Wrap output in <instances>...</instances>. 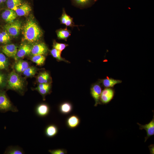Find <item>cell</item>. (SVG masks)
Listing matches in <instances>:
<instances>
[{
  "label": "cell",
  "instance_id": "6da1fadb",
  "mask_svg": "<svg viewBox=\"0 0 154 154\" xmlns=\"http://www.w3.org/2000/svg\"><path fill=\"white\" fill-rule=\"evenodd\" d=\"M23 40L31 43L38 41L42 37L43 32L37 24L33 20H28L23 26Z\"/></svg>",
  "mask_w": 154,
  "mask_h": 154
},
{
  "label": "cell",
  "instance_id": "7a4b0ae2",
  "mask_svg": "<svg viewBox=\"0 0 154 154\" xmlns=\"http://www.w3.org/2000/svg\"><path fill=\"white\" fill-rule=\"evenodd\" d=\"M8 88L11 89L19 92L23 89V81L21 77L14 71L9 74L7 80Z\"/></svg>",
  "mask_w": 154,
  "mask_h": 154
},
{
  "label": "cell",
  "instance_id": "3957f363",
  "mask_svg": "<svg viewBox=\"0 0 154 154\" xmlns=\"http://www.w3.org/2000/svg\"><path fill=\"white\" fill-rule=\"evenodd\" d=\"M0 110L13 112L18 111V109L12 104L5 92H0Z\"/></svg>",
  "mask_w": 154,
  "mask_h": 154
},
{
  "label": "cell",
  "instance_id": "277c9868",
  "mask_svg": "<svg viewBox=\"0 0 154 154\" xmlns=\"http://www.w3.org/2000/svg\"><path fill=\"white\" fill-rule=\"evenodd\" d=\"M21 22L18 20L8 23L4 26L5 31L10 36L16 37L19 34L21 29Z\"/></svg>",
  "mask_w": 154,
  "mask_h": 154
},
{
  "label": "cell",
  "instance_id": "5b68a950",
  "mask_svg": "<svg viewBox=\"0 0 154 154\" xmlns=\"http://www.w3.org/2000/svg\"><path fill=\"white\" fill-rule=\"evenodd\" d=\"M102 91V86L99 82L95 83L91 86L90 94L95 102L94 106H97L98 104H101L100 98Z\"/></svg>",
  "mask_w": 154,
  "mask_h": 154
},
{
  "label": "cell",
  "instance_id": "8992f818",
  "mask_svg": "<svg viewBox=\"0 0 154 154\" xmlns=\"http://www.w3.org/2000/svg\"><path fill=\"white\" fill-rule=\"evenodd\" d=\"M115 95L114 90L112 88H105L102 91L100 98L101 104H107L113 98Z\"/></svg>",
  "mask_w": 154,
  "mask_h": 154
},
{
  "label": "cell",
  "instance_id": "52a82bcc",
  "mask_svg": "<svg viewBox=\"0 0 154 154\" xmlns=\"http://www.w3.org/2000/svg\"><path fill=\"white\" fill-rule=\"evenodd\" d=\"M137 124L139 126L140 130L145 129L146 131L147 135L145 138L144 142H145L151 136L154 135V116L153 114V118L152 120L148 123L145 125H141L139 123Z\"/></svg>",
  "mask_w": 154,
  "mask_h": 154
},
{
  "label": "cell",
  "instance_id": "ba28073f",
  "mask_svg": "<svg viewBox=\"0 0 154 154\" xmlns=\"http://www.w3.org/2000/svg\"><path fill=\"white\" fill-rule=\"evenodd\" d=\"M48 48L44 42L36 43L32 46L31 53L33 55H44L47 53Z\"/></svg>",
  "mask_w": 154,
  "mask_h": 154
},
{
  "label": "cell",
  "instance_id": "9c48e42d",
  "mask_svg": "<svg viewBox=\"0 0 154 154\" xmlns=\"http://www.w3.org/2000/svg\"><path fill=\"white\" fill-rule=\"evenodd\" d=\"M31 48L32 46L27 44L21 45L17 50L16 56L14 58L15 60L16 61L18 60L19 59L30 54Z\"/></svg>",
  "mask_w": 154,
  "mask_h": 154
},
{
  "label": "cell",
  "instance_id": "30bf717a",
  "mask_svg": "<svg viewBox=\"0 0 154 154\" xmlns=\"http://www.w3.org/2000/svg\"><path fill=\"white\" fill-rule=\"evenodd\" d=\"M59 19L60 24L64 25L66 27H69L73 28L75 27L79 26L74 24L73 18L66 14L64 8L62 9V13Z\"/></svg>",
  "mask_w": 154,
  "mask_h": 154
},
{
  "label": "cell",
  "instance_id": "8fae6325",
  "mask_svg": "<svg viewBox=\"0 0 154 154\" xmlns=\"http://www.w3.org/2000/svg\"><path fill=\"white\" fill-rule=\"evenodd\" d=\"M3 52L9 57L14 58L16 56L17 51V46L14 44H7L2 46Z\"/></svg>",
  "mask_w": 154,
  "mask_h": 154
},
{
  "label": "cell",
  "instance_id": "7c38bea8",
  "mask_svg": "<svg viewBox=\"0 0 154 154\" xmlns=\"http://www.w3.org/2000/svg\"><path fill=\"white\" fill-rule=\"evenodd\" d=\"M17 16L15 11L9 9L5 10L1 14L3 19L8 23L13 22Z\"/></svg>",
  "mask_w": 154,
  "mask_h": 154
},
{
  "label": "cell",
  "instance_id": "4fadbf2b",
  "mask_svg": "<svg viewBox=\"0 0 154 154\" xmlns=\"http://www.w3.org/2000/svg\"><path fill=\"white\" fill-rule=\"evenodd\" d=\"M99 82L105 88H113L116 84L122 82V81L115 79L112 78H106L100 79Z\"/></svg>",
  "mask_w": 154,
  "mask_h": 154
},
{
  "label": "cell",
  "instance_id": "5bb4252c",
  "mask_svg": "<svg viewBox=\"0 0 154 154\" xmlns=\"http://www.w3.org/2000/svg\"><path fill=\"white\" fill-rule=\"evenodd\" d=\"M31 10V7L27 3H22L15 11L17 16H19L28 15Z\"/></svg>",
  "mask_w": 154,
  "mask_h": 154
},
{
  "label": "cell",
  "instance_id": "9a60e30c",
  "mask_svg": "<svg viewBox=\"0 0 154 154\" xmlns=\"http://www.w3.org/2000/svg\"><path fill=\"white\" fill-rule=\"evenodd\" d=\"M50 110V108L47 104L42 103L37 106L36 108V112L38 116L44 117L48 114Z\"/></svg>",
  "mask_w": 154,
  "mask_h": 154
},
{
  "label": "cell",
  "instance_id": "2e32d148",
  "mask_svg": "<svg viewBox=\"0 0 154 154\" xmlns=\"http://www.w3.org/2000/svg\"><path fill=\"white\" fill-rule=\"evenodd\" d=\"M73 5L80 7L91 6L97 0H70Z\"/></svg>",
  "mask_w": 154,
  "mask_h": 154
},
{
  "label": "cell",
  "instance_id": "e0dca14e",
  "mask_svg": "<svg viewBox=\"0 0 154 154\" xmlns=\"http://www.w3.org/2000/svg\"><path fill=\"white\" fill-rule=\"evenodd\" d=\"M80 119L77 116L72 115L69 117L67 119L66 123L68 127L73 129L77 127L80 124Z\"/></svg>",
  "mask_w": 154,
  "mask_h": 154
},
{
  "label": "cell",
  "instance_id": "ac0fdd59",
  "mask_svg": "<svg viewBox=\"0 0 154 154\" xmlns=\"http://www.w3.org/2000/svg\"><path fill=\"white\" fill-rule=\"evenodd\" d=\"M51 88L48 83L39 84L36 89L43 97L49 93Z\"/></svg>",
  "mask_w": 154,
  "mask_h": 154
},
{
  "label": "cell",
  "instance_id": "d6986e66",
  "mask_svg": "<svg viewBox=\"0 0 154 154\" xmlns=\"http://www.w3.org/2000/svg\"><path fill=\"white\" fill-rule=\"evenodd\" d=\"M58 38L59 39H62L66 41L67 38L70 36L71 31L67 27L64 29L60 28L56 31Z\"/></svg>",
  "mask_w": 154,
  "mask_h": 154
},
{
  "label": "cell",
  "instance_id": "ffe728a7",
  "mask_svg": "<svg viewBox=\"0 0 154 154\" xmlns=\"http://www.w3.org/2000/svg\"><path fill=\"white\" fill-rule=\"evenodd\" d=\"M29 67L28 63L25 61L20 60L15 63V68L18 72H22Z\"/></svg>",
  "mask_w": 154,
  "mask_h": 154
},
{
  "label": "cell",
  "instance_id": "44dd1931",
  "mask_svg": "<svg viewBox=\"0 0 154 154\" xmlns=\"http://www.w3.org/2000/svg\"><path fill=\"white\" fill-rule=\"evenodd\" d=\"M58 132L57 127L55 125L51 124L48 126L45 129V133L48 137H52L56 135Z\"/></svg>",
  "mask_w": 154,
  "mask_h": 154
},
{
  "label": "cell",
  "instance_id": "7402d4cb",
  "mask_svg": "<svg viewBox=\"0 0 154 154\" xmlns=\"http://www.w3.org/2000/svg\"><path fill=\"white\" fill-rule=\"evenodd\" d=\"M72 110L71 104L68 102H64L61 104L59 106V110L62 114H67L71 112Z\"/></svg>",
  "mask_w": 154,
  "mask_h": 154
},
{
  "label": "cell",
  "instance_id": "603a6c76",
  "mask_svg": "<svg viewBox=\"0 0 154 154\" xmlns=\"http://www.w3.org/2000/svg\"><path fill=\"white\" fill-rule=\"evenodd\" d=\"M22 0H7V7L9 9L15 11L22 3Z\"/></svg>",
  "mask_w": 154,
  "mask_h": 154
},
{
  "label": "cell",
  "instance_id": "cb8c5ba5",
  "mask_svg": "<svg viewBox=\"0 0 154 154\" xmlns=\"http://www.w3.org/2000/svg\"><path fill=\"white\" fill-rule=\"evenodd\" d=\"M50 79L49 73L46 71L40 73L38 76L37 80L39 84L48 83Z\"/></svg>",
  "mask_w": 154,
  "mask_h": 154
},
{
  "label": "cell",
  "instance_id": "d4e9b609",
  "mask_svg": "<svg viewBox=\"0 0 154 154\" xmlns=\"http://www.w3.org/2000/svg\"><path fill=\"white\" fill-rule=\"evenodd\" d=\"M5 153L8 154H23L24 152L23 149L19 147H10L6 151Z\"/></svg>",
  "mask_w": 154,
  "mask_h": 154
},
{
  "label": "cell",
  "instance_id": "484cf974",
  "mask_svg": "<svg viewBox=\"0 0 154 154\" xmlns=\"http://www.w3.org/2000/svg\"><path fill=\"white\" fill-rule=\"evenodd\" d=\"M45 57L44 55H33L31 58V60L38 65L43 64L45 60Z\"/></svg>",
  "mask_w": 154,
  "mask_h": 154
},
{
  "label": "cell",
  "instance_id": "4316f807",
  "mask_svg": "<svg viewBox=\"0 0 154 154\" xmlns=\"http://www.w3.org/2000/svg\"><path fill=\"white\" fill-rule=\"evenodd\" d=\"M61 52L54 48H52L50 51L51 55L53 57L59 61H63L68 62V61L62 58L61 56Z\"/></svg>",
  "mask_w": 154,
  "mask_h": 154
},
{
  "label": "cell",
  "instance_id": "83f0119b",
  "mask_svg": "<svg viewBox=\"0 0 154 154\" xmlns=\"http://www.w3.org/2000/svg\"><path fill=\"white\" fill-rule=\"evenodd\" d=\"M8 65V60L3 53L0 52V70L6 69Z\"/></svg>",
  "mask_w": 154,
  "mask_h": 154
},
{
  "label": "cell",
  "instance_id": "f1b7e54d",
  "mask_svg": "<svg viewBox=\"0 0 154 154\" xmlns=\"http://www.w3.org/2000/svg\"><path fill=\"white\" fill-rule=\"evenodd\" d=\"M10 36L5 31L0 32V42L3 44H6L10 40Z\"/></svg>",
  "mask_w": 154,
  "mask_h": 154
},
{
  "label": "cell",
  "instance_id": "f546056e",
  "mask_svg": "<svg viewBox=\"0 0 154 154\" xmlns=\"http://www.w3.org/2000/svg\"><path fill=\"white\" fill-rule=\"evenodd\" d=\"M37 70L33 66L29 67L23 72V74L27 77H31L34 76L36 73Z\"/></svg>",
  "mask_w": 154,
  "mask_h": 154
},
{
  "label": "cell",
  "instance_id": "4dcf8cb0",
  "mask_svg": "<svg viewBox=\"0 0 154 154\" xmlns=\"http://www.w3.org/2000/svg\"><path fill=\"white\" fill-rule=\"evenodd\" d=\"M68 44L65 43H59L54 41L53 42V48L62 52L67 46H68Z\"/></svg>",
  "mask_w": 154,
  "mask_h": 154
},
{
  "label": "cell",
  "instance_id": "1f68e13d",
  "mask_svg": "<svg viewBox=\"0 0 154 154\" xmlns=\"http://www.w3.org/2000/svg\"><path fill=\"white\" fill-rule=\"evenodd\" d=\"M48 152L51 154H65L67 153L66 150L63 149L50 150Z\"/></svg>",
  "mask_w": 154,
  "mask_h": 154
},
{
  "label": "cell",
  "instance_id": "d6a6232c",
  "mask_svg": "<svg viewBox=\"0 0 154 154\" xmlns=\"http://www.w3.org/2000/svg\"><path fill=\"white\" fill-rule=\"evenodd\" d=\"M5 77L3 74L0 73V88L3 87L5 82Z\"/></svg>",
  "mask_w": 154,
  "mask_h": 154
},
{
  "label": "cell",
  "instance_id": "836d02e7",
  "mask_svg": "<svg viewBox=\"0 0 154 154\" xmlns=\"http://www.w3.org/2000/svg\"><path fill=\"white\" fill-rule=\"evenodd\" d=\"M150 153L154 154V145L152 144L149 146Z\"/></svg>",
  "mask_w": 154,
  "mask_h": 154
},
{
  "label": "cell",
  "instance_id": "e575fe53",
  "mask_svg": "<svg viewBox=\"0 0 154 154\" xmlns=\"http://www.w3.org/2000/svg\"><path fill=\"white\" fill-rule=\"evenodd\" d=\"M7 0H0V6L3 5L6 3Z\"/></svg>",
  "mask_w": 154,
  "mask_h": 154
}]
</instances>
